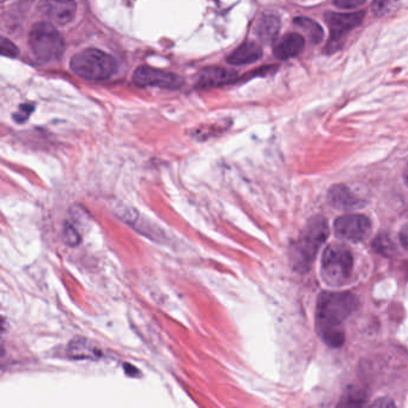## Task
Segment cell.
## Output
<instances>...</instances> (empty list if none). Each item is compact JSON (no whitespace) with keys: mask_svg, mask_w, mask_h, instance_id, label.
I'll use <instances>...</instances> for the list:
<instances>
[{"mask_svg":"<svg viewBox=\"0 0 408 408\" xmlns=\"http://www.w3.org/2000/svg\"><path fill=\"white\" fill-rule=\"evenodd\" d=\"M279 30H281L279 17L272 13H268L260 18L256 24V33L261 41L272 42L279 34Z\"/></svg>","mask_w":408,"mask_h":408,"instance_id":"15","label":"cell"},{"mask_svg":"<svg viewBox=\"0 0 408 408\" xmlns=\"http://www.w3.org/2000/svg\"><path fill=\"white\" fill-rule=\"evenodd\" d=\"M336 8L343 10L356 9L364 4L366 0H333Z\"/></svg>","mask_w":408,"mask_h":408,"instance_id":"23","label":"cell"},{"mask_svg":"<svg viewBox=\"0 0 408 408\" xmlns=\"http://www.w3.org/2000/svg\"><path fill=\"white\" fill-rule=\"evenodd\" d=\"M328 199L336 209H356L363 204L361 199H358V196H354L350 188L343 185L333 186L328 191Z\"/></svg>","mask_w":408,"mask_h":408,"instance_id":"12","label":"cell"},{"mask_svg":"<svg viewBox=\"0 0 408 408\" xmlns=\"http://www.w3.org/2000/svg\"><path fill=\"white\" fill-rule=\"evenodd\" d=\"M30 49L40 63H51L64 54L65 41L56 26L41 22L35 24L29 33Z\"/></svg>","mask_w":408,"mask_h":408,"instance_id":"4","label":"cell"},{"mask_svg":"<svg viewBox=\"0 0 408 408\" xmlns=\"http://www.w3.org/2000/svg\"><path fill=\"white\" fill-rule=\"evenodd\" d=\"M133 81L138 86H157L161 89L178 90L185 84L183 78L179 74L150 68L141 66L136 70L133 74Z\"/></svg>","mask_w":408,"mask_h":408,"instance_id":"7","label":"cell"},{"mask_svg":"<svg viewBox=\"0 0 408 408\" xmlns=\"http://www.w3.org/2000/svg\"><path fill=\"white\" fill-rule=\"evenodd\" d=\"M372 246H374L375 251L379 253V254H383V256H389L393 249H394V244L391 243V238L388 237V236H384V235H381L379 237L375 238Z\"/></svg>","mask_w":408,"mask_h":408,"instance_id":"20","label":"cell"},{"mask_svg":"<svg viewBox=\"0 0 408 408\" xmlns=\"http://www.w3.org/2000/svg\"><path fill=\"white\" fill-rule=\"evenodd\" d=\"M336 236L351 242L364 241L371 234V221L361 214H349L334 223Z\"/></svg>","mask_w":408,"mask_h":408,"instance_id":"8","label":"cell"},{"mask_svg":"<svg viewBox=\"0 0 408 408\" xmlns=\"http://www.w3.org/2000/svg\"><path fill=\"white\" fill-rule=\"evenodd\" d=\"M328 234L327 221L322 217H315L309 221L297 242L295 243L292 251V264L297 272L304 273L311 268L320 247L327 240Z\"/></svg>","mask_w":408,"mask_h":408,"instance_id":"1","label":"cell"},{"mask_svg":"<svg viewBox=\"0 0 408 408\" xmlns=\"http://www.w3.org/2000/svg\"><path fill=\"white\" fill-rule=\"evenodd\" d=\"M1 54L9 58H16L18 56V48L8 38H1Z\"/></svg>","mask_w":408,"mask_h":408,"instance_id":"22","label":"cell"},{"mask_svg":"<svg viewBox=\"0 0 408 408\" xmlns=\"http://www.w3.org/2000/svg\"><path fill=\"white\" fill-rule=\"evenodd\" d=\"M63 240L68 244V247H76L81 242V235L77 231L74 226L71 224H66L63 233Z\"/></svg>","mask_w":408,"mask_h":408,"instance_id":"21","label":"cell"},{"mask_svg":"<svg viewBox=\"0 0 408 408\" xmlns=\"http://www.w3.org/2000/svg\"><path fill=\"white\" fill-rule=\"evenodd\" d=\"M374 406H394V404L389 400L379 399L375 402Z\"/></svg>","mask_w":408,"mask_h":408,"instance_id":"27","label":"cell"},{"mask_svg":"<svg viewBox=\"0 0 408 408\" xmlns=\"http://www.w3.org/2000/svg\"><path fill=\"white\" fill-rule=\"evenodd\" d=\"M304 47V38L297 33L285 35L274 47V56L278 59L289 60L297 56Z\"/></svg>","mask_w":408,"mask_h":408,"instance_id":"11","label":"cell"},{"mask_svg":"<svg viewBox=\"0 0 408 408\" xmlns=\"http://www.w3.org/2000/svg\"><path fill=\"white\" fill-rule=\"evenodd\" d=\"M38 8L45 17L58 26H66L76 17V0H40Z\"/></svg>","mask_w":408,"mask_h":408,"instance_id":"9","label":"cell"},{"mask_svg":"<svg viewBox=\"0 0 408 408\" xmlns=\"http://www.w3.org/2000/svg\"><path fill=\"white\" fill-rule=\"evenodd\" d=\"M114 213L116 214V217L119 218L120 221H124V223H126L131 228H134L136 223L141 221V214H139V212L134 207H131V206H127V205L118 206L115 209Z\"/></svg>","mask_w":408,"mask_h":408,"instance_id":"17","label":"cell"},{"mask_svg":"<svg viewBox=\"0 0 408 408\" xmlns=\"http://www.w3.org/2000/svg\"><path fill=\"white\" fill-rule=\"evenodd\" d=\"M237 73L233 70L223 68H207L203 70L198 77L199 88H214V86H226L235 81Z\"/></svg>","mask_w":408,"mask_h":408,"instance_id":"10","label":"cell"},{"mask_svg":"<svg viewBox=\"0 0 408 408\" xmlns=\"http://www.w3.org/2000/svg\"><path fill=\"white\" fill-rule=\"evenodd\" d=\"M352 268L353 258L349 248L343 244H332L323 251L321 274L328 284H345L349 281Z\"/></svg>","mask_w":408,"mask_h":408,"instance_id":"5","label":"cell"},{"mask_svg":"<svg viewBox=\"0 0 408 408\" xmlns=\"http://www.w3.org/2000/svg\"><path fill=\"white\" fill-rule=\"evenodd\" d=\"M345 400L346 401L343 404L344 406H361V405L364 404V399L359 394L354 395L352 393L351 394L349 393V396Z\"/></svg>","mask_w":408,"mask_h":408,"instance_id":"25","label":"cell"},{"mask_svg":"<svg viewBox=\"0 0 408 408\" xmlns=\"http://www.w3.org/2000/svg\"><path fill=\"white\" fill-rule=\"evenodd\" d=\"M399 0H374L372 13L375 16H386L398 6Z\"/></svg>","mask_w":408,"mask_h":408,"instance_id":"19","label":"cell"},{"mask_svg":"<svg viewBox=\"0 0 408 408\" xmlns=\"http://www.w3.org/2000/svg\"><path fill=\"white\" fill-rule=\"evenodd\" d=\"M364 16L366 13L363 11L353 13H326L324 19L331 33L327 46L324 48L326 53L333 54L341 49L350 31L361 24Z\"/></svg>","mask_w":408,"mask_h":408,"instance_id":"6","label":"cell"},{"mask_svg":"<svg viewBox=\"0 0 408 408\" xmlns=\"http://www.w3.org/2000/svg\"><path fill=\"white\" fill-rule=\"evenodd\" d=\"M70 66L73 73L86 81H106L115 72L114 58L95 48L77 53Z\"/></svg>","mask_w":408,"mask_h":408,"instance_id":"3","label":"cell"},{"mask_svg":"<svg viewBox=\"0 0 408 408\" xmlns=\"http://www.w3.org/2000/svg\"><path fill=\"white\" fill-rule=\"evenodd\" d=\"M404 179L405 182H406V185L408 186V169H406V171H405Z\"/></svg>","mask_w":408,"mask_h":408,"instance_id":"28","label":"cell"},{"mask_svg":"<svg viewBox=\"0 0 408 408\" xmlns=\"http://www.w3.org/2000/svg\"><path fill=\"white\" fill-rule=\"evenodd\" d=\"M295 24L299 29H302L306 33L308 38L311 40L314 45L321 42L323 38V30L320 24H317L314 19L306 17H297L295 19Z\"/></svg>","mask_w":408,"mask_h":408,"instance_id":"16","label":"cell"},{"mask_svg":"<svg viewBox=\"0 0 408 408\" xmlns=\"http://www.w3.org/2000/svg\"><path fill=\"white\" fill-rule=\"evenodd\" d=\"M34 111L33 106H29V104L21 106L19 107L17 113L15 114V120H16L17 123H24V121L29 118V115L31 114V111Z\"/></svg>","mask_w":408,"mask_h":408,"instance_id":"24","label":"cell"},{"mask_svg":"<svg viewBox=\"0 0 408 408\" xmlns=\"http://www.w3.org/2000/svg\"><path fill=\"white\" fill-rule=\"evenodd\" d=\"M322 340L331 347H340L344 344L345 334L338 328H324L321 329Z\"/></svg>","mask_w":408,"mask_h":408,"instance_id":"18","label":"cell"},{"mask_svg":"<svg viewBox=\"0 0 408 408\" xmlns=\"http://www.w3.org/2000/svg\"><path fill=\"white\" fill-rule=\"evenodd\" d=\"M68 357L73 359H97L101 357V350L84 338L73 339L68 347Z\"/></svg>","mask_w":408,"mask_h":408,"instance_id":"14","label":"cell"},{"mask_svg":"<svg viewBox=\"0 0 408 408\" xmlns=\"http://www.w3.org/2000/svg\"><path fill=\"white\" fill-rule=\"evenodd\" d=\"M358 298L350 292H323L316 306V317L324 328L338 327L357 309Z\"/></svg>","mask_w":408,"mask_h":408,"instance_id":"2","label":"cell"},{"mask_svg":"<svg viewBox=\"0 0 408 408\" xmlns=\"http://www.w3.org/2000/svg\"><path fill=\"white\" fill-rule=\"evenodd\" d=\"M400 242L408 251V223L400 230Z\"/></svg>","mask_w":408,"mask_h":408,"instance_id":"26","label":"cell"},{"mask_svg":"<svg viewBox=\"0 0 408 408\" xmlns=\"http://www.w3.org/2000/svg\"><path fill=\"white\" fill-rule=\"evenodd\" d=\"M261 56H262V49L258 43L244 42L228 56V63L235 66L253 64Z\"/></svg>","mask_w":408,"mask_h":408,"instance_id":"13","label":"cell"}]
</instances>
